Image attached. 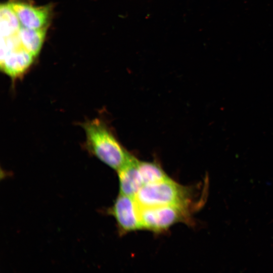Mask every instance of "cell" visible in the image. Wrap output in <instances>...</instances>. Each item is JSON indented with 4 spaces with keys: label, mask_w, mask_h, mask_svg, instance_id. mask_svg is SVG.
<instances>
[{
    "label": "cell",
    "mask_w": 273,
    "mask_h": 273,
    "mask_svg": "<svg viewBox=\"0 0 273 273\" xmlns=\"http://www.w3.org/2000/svg\"><path fill=\"white\" fill-rule=\"evenodd\" d=\"M138 159L133 156L117 171L119 194L134 197L144 186L138 167Z\"/></svg>",
    "instance_id": "7"
},
{
    "label": "cell",
    "mask_w": 273,
    "mask_h": 273,
    "mask_svg": "<svg viewBox=\"0 0 273 273\" xmlns=\"http://www.w3.org/2000/svg\"><path fill=\"white\" fill-rule=\"evenodd\" d=\"M35 57L22 45L1 54V69L12 83L22 79L32 67Z\"/></svg>",
    "instance_id": "5"
},
{
    "label": "cell",
    "mask_w": 273,
    "mask_h": 273,
    "mask_svg": "<svg viewBox=\"0 0 273 273\" xmlns=\"http://www.w3.org/2000/svg\"><path fill=\"white\" fill-rule=\"evenodd\" d=\"M0 23L1 37H8L17 33L22 26L9 2L1 5Z\"/></svg>",
    "instance_id": "9"
},
{
    "label": "cell",
    "mask_w": 273,
    "mask_h": 273,
    "mask_svg": "<svg viewBox=\"0 0 273 273\" xmlns=\"http://www.w3.org/2000/svg\"><path fill=\"white\" fill-rule=\"evenodd\" d=\"M47 30V28L30 29L21 26L18 31L22 47L35 58L40 53Z\"/></svg>",
    "instance_id": "8"
},
{
    "label": "cell",
    "mask_w": 273,
    "mask_h": 273,
    "mask_svg": "<svg viewBox=\"0 0 273 273\" xmlns=\"http://www.w3.org/2000/svg\"><path fill=\"white\" fill-rule=\"evenodd\" d=\"M9 3L22 27L30 29L48 27L52 11L50 6H36L18 0L12 1Z\"/></svg>",
    "instance_id": "6"
},
{
    "label": "cell",
    "mask_w": 273,
    "mask_h": 273,
    "mask_svg": "<svg viewBox=\"0 0 273 273\" xmlns=\"http://www.w3.org/2000/svg\"><path fill=\"white\" fill-rule=\"evenodd\" d=\"M194 187L181 185L170 177L144 185L134 197L139 207L173 205H202L195 200Z\"/></svg>",
    "instance_id": "2"
},
{
    "label": "cell",
    "mask_w": 273,
    "mask_h": 273,
    "mask_svg": "<svg viewBox=\"0 0 273 273\" xmlns=\"http://www.w3.org/2000/svg\"><path fill=\"white\" fill-rule=\"evenodd\" d=\"M107 213L115 219L120 236L142 230L140 208L134 197L119 194Z\"/></svg>",
    "instance_id": "4"
},
{
    "label": "cell",
    "mask_w": 273,
    "mask_h": 273,
    "mask_svg": "<svg viewBox=\"0 0 273 273\" xmlns=\"http://www.w3.org/2000/svg\"><path fill=\"white\" fill-rule=\"evenodd\" d=\"M138 167L144 185L157 182L169 177L160 164L155 161L138 160Z\"/></svg>",
    "instance_id": "10"
},
{
    "label": "cell",
    "mask_w": 273,
    "mask_h": 273,
    "mask_svg": "<svg viewBox=\"0 0 273 273\" xmlns=\"http://www.w3.org/2000/svg\"><path fill=\"white\" fill-rule=\"evenodd\" d=\"M85 132L84 150L117 171L134 156L121 144L105 120L97 117L80 124Z\"/></svg>",
    "instance_id": "1"
},
{
    "label": "cell",
    "mask_w": 273,
    "mask_h": 273,
    "mask_svg": "<svg viewBox=\"0 0 273 273\" xmlns=\"http://www.w3.org/2000/svg\"><path fill=\"white\" fill-rule=\"evenodd\" d=\"M199 205H173L140 208L142 230L155 234L166 232L178 223L191 225L193 214Z\"/></svg>",
    "instance_id": "3"
}]
</instances>
